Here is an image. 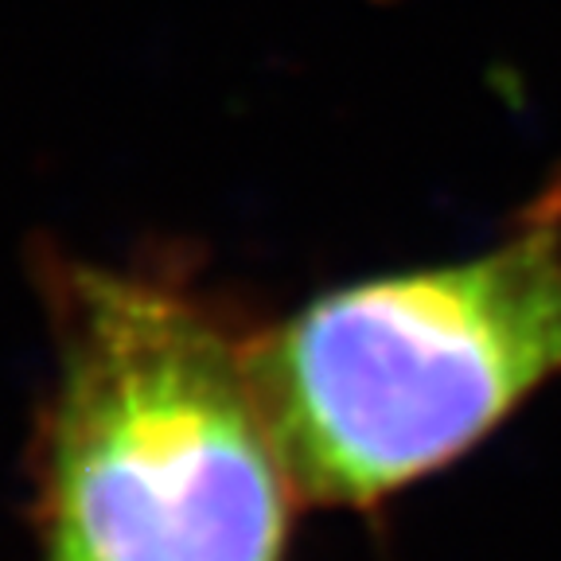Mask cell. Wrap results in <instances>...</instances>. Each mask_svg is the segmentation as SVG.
I'll use <instances>...</instances> for the list:
<instances>
[{"instance_id": "6da1fadb", "label": "cell", "mask_w": 561, "mask_h": 561, "mask_svg": "<svg viewBox=\"0 0 561 561\" xmlns=\"http://www.w3.org/2000/svg\"><path fill=\"white\" fill-rule=\"evenodd\" d=\"M51 546L79 561H285L293 488L238 340L157 273L55 262Z\"/></svg>"}, {"instance_id": "7a4b0ae2", "label": "cell", "mask_w": 561, "mask_h": 561, "mask_svg": "<svg viewBox=\"0 0 561 561\" xmlns=\"http://www.w3.org/2000/svg\"><path fill=\"white\" fill-rule=\"evenodd\" d=\"M250 370L305 500L375 507L456 465L561 375V187L483 254L308 300Z\"/></svg>"}, {"instance_id": "3957f363", "label": "cell", "mask_w": 561, "mask_h": 561, "mask_svg": "<svg viewBox=\"0 0 561 561\" xmlns=\"http://www.w3.org/2000/svg\"><path fill=\"white\" fill-rule=\"evenodd\" d=\"M47 561H79V558H75L70 550H62V546H51V558Z\"/></svg>"}]
</instances>
